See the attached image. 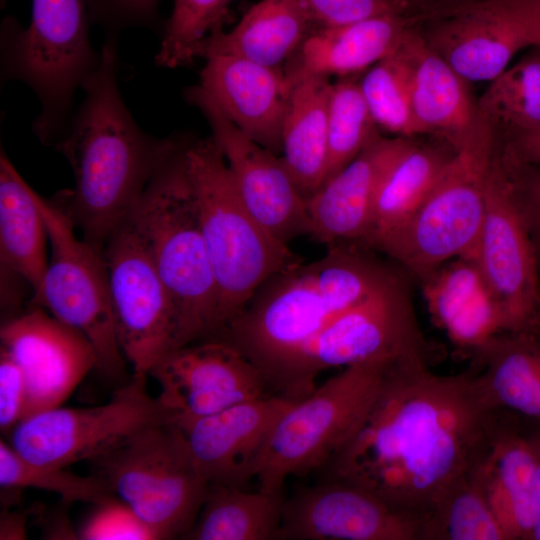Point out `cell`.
<instances>
[{
    "label": "cell",
    "instance_id": "cell-1",
    "mask_svg": "<svg viewBox=\"0 0 540 540\" xmlns=\"http://www.w3.org/2000/svg\"><path fill=\"white\" fill-rule=\"evenodd\" d=\"M499 410L473 372L440 375L427 361L388 366L371 407L320 481L364 489L423 528L472 469Z\"/></svg>",
    "mask_w": 540,
    "mask_h": 540
},
{
    "label": "cell",
    "instance_id": "cell-2",
    "mask_svg": "<svg viewBox=\"0 0 540 540\" xmlns=\"http://www.w3.org/2000/svg\"><path fill=\"white\" fill-rule=\"evenodd\" d=\"M116 68V45L109 40L98 67L81 87L83 102L56 142L72 168L74 188L61 192L54 203L81 230L83 239L101 252L157 171L184 142L141 130L121 97Z\"/></svg>",
    "mask_w": 540,
    "mask_h": 540
},
{
    "label": "cell",
    "instance_id": "cell-3",
    "mask_svg": "<svg viewBox=\"0 0 540 540\" xmlns=\"http://www.w3.org/2000/svg\"><path fill=\"white\" fill-rule=\"evenodd\" d=\"M373 251L333 244L322 258L275 273L214 338L240 350L266 381L289 354L399 271Z\"/></svg>",
    "mask_w": 540,
    "mask_h": 540
},
{
    "label": "cell",
    "instance_id": "cell-4",
    "mask_svg": "<svg viewBox=\"0 0 540 540\" xmlns=\"http://www.w3.org/2000/svg\"><path fill=\"white\" fill-rule=\"evenodd\" d=\"M189 142L157 171L128 217L172 299L175 348L213 338L220 327L218 287L187 170Z\"/></svg>",
    "mask_w": 540,
    "mask_h": 540
},
{
    "label": "cell",
    "instance_id": "cell-5",
    "mask_svg": "<svg viewBox=\"0 0 540 540\" xmlns=\"http://www.w3.org/2000/svg\"><path fill=\"white\" fill-rule=\"evenodd\" d=\"M186 163L219 292L217 336L265 280L301 259L249 211L212 136L189 142Z\"/></svg>",
    "mask_w": 540,
    "mask_h": 540
},
{
    "label": "cell",
    "instance_id": "cell-6",
    "mask_svg": "<svg viewBox=\"0 0 540 540\" xmlns=\"http://www.w3.org/2000/svg\"><path fill=\"white\" fill-rule=\"evenodd\" d=\"M426 359L404 271L344 311L289 354L266 378L272 393L300 400L316 387L324 370L361 363Z\"/></svg>",
    "mask_w": 540,
    "mask_h": 540
},
{
    "label": "cell",
    "instance_id": "cell-7",
    "mask_svg": "<svg viewBox=\"0 0 540 540\" xmlns=\"http://www.w3.org/2000/svg\"><path fill=\"white\" fill-rule=\"evenodd\" d=\"M498 141L497 130L482 116L427 197L379 252L419 282L452 259L476 260Z\"/></svg>",
    "mask_w": 540,
    "mask_h": 540
},
{
    "label": "cell",
    "instance_id": "cell-8",
    "mask_svg": "<svg viewBox=\"0 0 540 540\" xmlns=\"http://www.w3.org/2000/svg\"><path fill=\"white\" fill-rule=\"evenodd\" d=\"M2 76L29 85L42 111L34 131L44 144L67 130L74 92L98 67L88 36L85 0H33L27 29L2 35Z\"/></svg>",
    "mask_w": 540,
    "mask_h": 540
},
{
    "label": "cell",
    "instance_id": "cell-9",
    "mask_svg": "<svg viewBox=\"0 0 540 540\" xmlns=\"http://www.w3.org/2000/svg\"><path fill=\"white\" fill-rule=\"evenodd\" d=\"M91 462L93 473L110 493L127 504L158 540L182 539L194 525L208 484L173 424L149 426Z\"/></svg>",
    "mask_w": 540,
    "mask_h": 540
},
{
    "label": "cell",
    "instance_id": "cell-10",
    "mask_svg": "<svg viewBox=\"0 0 540 540\" xmlns=\"http://www.w3.org/2000/svg\"><path fill=\"white\" fill-rule=\"evenodd\" d=\"M391 364L372 362L344 367L309 395L296 400L270 435L256 474L259 489L283 492L287 478L322 469L371 407Z\"/></svg>",
    "mask_w": 540,
    "mask_h": 540
},
{
    "label": "cell",
    "instance_id": "cell-11",
    "mask_svg": "<svg viewBox=\"0 0 540 540\" xmlns=\"http://www.w3.org/2000/svg\"><path fill=\"white\" fill-rule=\"evenodd\" d=\"M51 258L31 306L47 310L83 334L97 355L98 373L113 382L126 378L112 310L103 252L74 234L70 218L54 203L37 194Z\"/></svg>",
    "mask_w": 540,
    "mask_h": 540
},
{
    "label": "cell",
    "instance_id": "cell-12",
    "mask_svg": "<svg viewBox=\"0 0 540 540\" xmlns=\"http://www.w3.org/2000/svg\"><path fill=\"white\" fill-rule=\"evenodd\" d=\"M148 377L132 376L101 405L58 406L21 420L6 436L26 460L67 468L93 461L118 447L139 431L169 416L158 398L147 392Z\"/></svg>",
    "mask_w": 540,
    "mask_h": 540
},
{
    "label": "cell",
    "instance_id": "cell-13",
    "mask_svg": "<svg viewBox=\"0 0 540 540\" xmlns=\"http://www.w3.org/2000/svg\"><path fill=\"white\" fill-rule=\"evenodd\" d=\"M103 257L121 351L133 376L148 377L153 366L175 348L172 299L128 218L107 240Z\"/></svg>",
    "mask_w": 540,
    "mask_h": 540
},
{
    "label": "cell",
    "instance_id": "cell-14",
    "mask_svg": "<svg viewBox=\"0 0 540 540\" xmlns=\"http://www.w3.org/2000/svg\"><path fill=\"white\" fill-rule=\"evenodd\" d=\"M499 142L486 184L476 261L505 316L508 332L540 329L539 258L502 168Z\"/></svg>",
    "mask_w": 540,
    "mask_h": 540
},
{
    "label": "cell",
    "instance_id": "cell-15",
    "mask_svg": "<svg viewBox=\"0 0 540 540\" xmlns=\"http://www.w3.org/2000/svg\"><path fill=\"white\" fill-rule=\"evenodd\" d=\"M149 376L158 382L157 398L173 424L274 394L259 369L235 346L218 338L169 351Z\"/></svg>",
    "mask_w": 540,
    "mask_h": 540
},
{
    "label": "cell",
    "instance_id": "cell-16",
    "mask_svg": "<svg viewBox=\"0 0 540 540\" xmlns=\"http://www.w3.org/2000/svg\"><path fill=\"white\" fill-rule=\"evenodd\" d=\"M186 99L206 118L239 194L256 220L286 245L309 235L307 201L281 156L241 131L200 86L190 87Z\"/></svg>",
    "mask_w": 540,
    "mask_h": 540
},
{
    "label": "cell",
    "instance_id": "cell-17",
    "mask_svg": "<svg viewBox=\"0 0 540 540\" xmlns=\"http://www.w3.org/2000/svg\"><path fill=\"white\" fill-rule=\"evenodd\" d=\"M0 340L25 378L23 419L61 406L97 367L89 340L38 306L5 320Z\"/></svg>",
    "mask_w": 540,
    "mask_h": 540
},
{
    "label": "cell",
    "instance_id": "cell-18",
    "mask_svg": "<svg viewBox=\"0 0 540 540\" xmlns=\"http://www.w3.org/2000/svg\"><path fill=\"white\" fill-rule=\"evenodd\" d=\"M277 540H423V528L364 489L319 481L285 498Z\"/></svg>",
    "mask_w": 540,
    "mask_h": 540
},
{
    "label": "cell",
    "instance_id": "cell-19",
    "mask_svg": "<svg viewBox=\"0 0 540 540\" xmlns=\"http://www.w3.org/2000/svg\"><path fill=\"white\" fill-rule=\"evenodd\" d=\"M295 399L270 394L215 414L173 424L209 484L245 488L256 474L270 435Z\"/></svg>",
    "mask_w": 540,
    "mask_h": 540
},
{
    "label": "cell",
    "instance_id": "cell-20",
    "mask_svg": "<svg viewBox=\"0 0 540 540\" xmlns=\"http://www.w3.org/2000/svg\"><path fill=\"white\" fill-rule=\"evenodd\" d=\"M471 473L507 540H533L539 508L538 457L527 423L499 410Z\"/></svg>",
    "mask_w": 540,
    "mask_h": 540
},
{
    "label": "cell",
    "instance_id": "cell-21",
    "mask_svg": "<svg viewBox=\"0 0 540 540\" xmlns=\"http://www.w3.org/2000/svg\"><path fill=\"white\" fill-rule=\"evenodd\" d=\"M410 138L375 137L307 200L309 236L326 246L363 245L381 182Z\"/></svg>",
    "mask_w": 540,
    "mask_h": 540
},
{
    "label": "cell",
    "instance_id": "cell-22",
    "mask_svg": "<svg viewBox=\"0 0 540 540\" xmlns=\"http://www.w3.org/2000/svg\"><path fill=\"white\" fill-rule=\"evenodd\" d=\"M199 86L247 136L277 155L282 152V128L293 86L284 67L216 55L206 59Z\"/></svg>",
    "mask_w": 540,
    "mask_h": 540
},
{
    "label": "cell",
    "instance_id": "cell-23",
    "mask_svg": "<svg viewBox=\"0 0 540 540\" xmlns=\"http://www.w3.org/2000/svg\"><path fill=\"white\" fill-rule=\"evenodd\" d=\"M420 284L433 322L458 348L474 355L508 332L503 311L475 259H452Z\"/></svg>",
    "mask_w": 540,
    "mask_h": 540
},
{
    "label": "cell",
    "instance_id": "cell-24",
    "mask_svg": "<svg viewBox=\"0 0 540 540\" xmlns=\"http://www.w3.org/2000/svg\"><path fill=\"white\" fill-rule=\"evenodd\" d=\"M426 12L386 14L334 28L311 29L283 66L290 76H354L391 53Z\"/></svg>",
    "mask_w": 540,
    "mask_h": 540
},
{
    "label": "cell",
    "instance_id": "cell-25",
    "mask_svg": "<svg viewBox=\"0 0 540 540\" xmlns=\"http://www.w3.org/2000/svg\"><path fill=\"white\" fill-rule=\"evenodd\" d=\"M469 81L424 38L413 40L412 111L420 135H430L455 151L482 119Z\"/></svg>",
    "mask_w": 540,
    "mask_h": 540
},
{
    "label": "cell",
    "instance_id": "cell-26",
    "mask_svg": "<svg viewBox=\"0 0 540 540\" xmlns=\"http://www.w3.org/2000/svg\"><path fill=\"white\" fill-rule=\"evenodd\" d=\"M312 29L298 0H261L228 32L205 37L195 58L231 55L269 67H283Z\"/></svg>",
    "mask_w": 540,
    "mask_h": 540
},
{
    "label": "cell",
    "instance_id": "cell-27",
    "mask_svg": "<svg viewBox=\"0 0 540 540\" xmlns=\"http://www.w3.org/2000/svg\"><path fill=\"white\" fill-rule=\"evenodd\" d=\"M474 357L471 371L492 406L540 424V329L502 333Z\"/></svg>",
    "mask_w": 540,
    "mask_h": 540
},
{
    "label": "cell",
    "instance_id": "cell-28",
    "mask_svg": "<svg viewBox=\"0 0 540 540\" xmlns=\"http://www.w3.org/2000/svg\"><path fill=\"white\" fill-rule=\"evenodd\" d=\"M288 76L293 86L282 128L281 159L307 201L327 177L332 82L321 75Z\"/></svg>",
    "mask_w": 540,
    "mask_h": 540
},
{
    "label": "cell",
    "instance_id": "cell-29",
    "mask_svg": "<svg viewBox=\"0 0 540 540\" xmlns=\"http://www.w3.org/2000/svg\"><path fill=\"white\" fill-rule=\"evenodd\" d=\"M454 154L443 141L409 139L381 182L365 247L379 251L427 197Z\"/></svg>",
    "mask_w": 540,
    "mask_h": 540
},
{
    "label": "cell",
    "instance_id": "cell-30",
    "mask_svg": "<svg viewBox=\"0 0 540 540\" xmlns=\"http://www.w3.org/2000/svg\"><path fill=\"white\" fill-rule=\"evenodd\" d=\"M48 234L37 193L24 181L1 150L0 157V258L2 273L26 282L33 293L39 288L48 260Z\"/></svg>",
    "mask_w": 540,
    "mask_h": 540
},
{
    "label": "cell",
    "instance_id": "cell-31",
    "mask_svg": "<svg viewBox=\"0 0 540 540\" xmlns=\"http://www.w3.org/2000/svg\"><path fill=\"white\" fill-rule=\"evenodd\" d=\"M283 492H255L209 484L205 500L186 540H276Z\"/></svg>",
    "mask_w": 540,
    "mask_h": 540
},
{
    "label": "cell",
    "instance_id": "cell-32",
    "mask_svg": "<svg viewBox=\"0 0 540 540\" xmlns=\"http://www.w3.org/2000/svg\"><path fill=\"white\" fill-rule=\"evenodd\" d=\"M421 25L412 29L391 53L366 70L359 80L378 128L393 137L420 136L412 111V76L413 40Z\"/></svg>",
    "mask_w": 540,
    "mask_h": 540
},
{
    "label": "cell",
    "instance_id": "cell-33",
    "mask_svg": "<svg viewBox=\"0 0 540 540\" xmlns=\"http://www.w3.org/2000/svg\"><path fill=\"white\" fill-rule=\"evenodd\" d=\"M477 104L497 132L540 128V45L490 80Z\"/></svg>",
    "mask_w": 540,
    "mask_h": 540
},
{
    "label": "cell",
    "instance_id": "cell-34",
    "mask_svg": "<svg viewBox=\"0 0 540 540\" xmlns=\"http://www.w3.org/2000/svg\"><path fill=\"white\" fill-rule=\"evenodd\" d=\"M379 130L364 98L359 80L348 76L332 82L328 101L326 180L349 164L380 135Z\"/></svg>",
    "mask_w": 540,
    "mask_h": 540
},
{
    "label": "cell",
    "instance_id": "cell-35",
    "mask_svg": "<svg viewBox=\"0 0 540 540\" xmlns=\"http://www.w3.org/2000/svg\"><path fill=\"white\" fill-rule=\"evenodd\" d=\"M423 540H507L471 471L441 500L424 526Z\"/></svg>",
    "mask_w": 540,
    "mask_h": 540
},
{
    "label": "cell",
    "instance_id": "cell-36",
    "mask_svg": "<svg viewBox=\"0 0 540 540\" xmlns=\"http://www.w3.org/2000/svg\"><path fill=\"white\" fill-rule=\"evenodd\" d=\"M0 487L22 491L35 488L60 496L62 502L99 504L111 496L94 473L78 475L66 468L40 465L18 454L7 440L0 441Z\"/></svg>",
    "mask_w": 540,
    "mask_h": 540
},
{
    "label": "cell",
    "instance_id": "cell-37",
    "mask_svg": "<svg viewBox=\"0 0 540 540\" xmlns=\"http://www.w3.org/2000/svg\"><path fill=\"white\" fill-rule=\"evenodd\" d=\"M233 0H174L160 49L157 65L175 68L195 58L200 42L221 25Z\"/></svg>",
    "mask_w": 540,
    "mask_h": 540
},
{
    "label": "cell",
    "instance_id": "cell-38",
    "mask_svg": "<svg viewBox=\"0 0 540 540\" xmlns=\"http://www.w3.org/2000/svg\"><path fill=\"white\" fill-rule=\"evenodd\" d=\"M312 29L334 28L386 14L424 11L410 0H298Z\"/></svg>",
    "mask_w": 540,
    "mask_h": 540
},
{
    "label": "cell",
    "instance_id": "cell-39",
    "mask_svg": "<svg viewBox=\"0 0 540 540\" xmlns=\"http://www.w3.org/2000/svg\"><path fill=\"white\" fill-rule=\"evenodd\" d=\"M499 158L512 196L540 261V165L519 158L499 141Z\"/></svg>",
    "mask_w": 540,
    "mask_h": 540
},
{
    "label": "cell",
    "instance_id": "cell-40",
    "mask_svg": "<svg viewBox=\"0 0 540 540\" xmlns=\"http://www.w3.org/2000/svg\"><path fill=\"white\" fill-rule=\"evenodd\" d=\"M77 532L83 540H158L150 527L115 496L95 504Z\"/></svg>",
    "mask_w": 540,
    "mask_h": 540
},
{
    "label": "cell",
    "instance_id": "cell-41",
    "mask_svg": "<svg viewBox=\"0 0 540 540\" xmlns=\"http://www.w3.org/2000/svg\"><path fill=\"white\" fill-rule=\"evenodd\" d=\"M25 404L26 383L22 370L0 347V430L4 436L23 419Z\"/></svg>",
    "mask_w": 540,
    "mask_h": 540
},
{
    "label": "cell",
    "instance_id": "cell-42",
    "mask_svg": "<svg viewBox=\"0 0 540 540\" xmlns=\"http://www.w3.org/2000/svg\"><path fill=\"white\" fill-rule=\"evenodd\" d=\"M91 14L112 24L153 20L158 0H87Z\"/></svg>",
    "mask_w": 540,
    "mask_h": 540
},
{
    "label": "cell",
    "instance_id": "cell-43",
    "mask_svg": "<svg viewBox=\"0 0 540 540\" xmlns=\"http://www.w3.org/2000/svg\"><path fill=\"white\" fill-rule=\"evenodd\" d=\"M530 47L540 45V0H502Z\"/></svg>",
    "mask_w": 540,
    "mask_h": 540
},
{
    "label": "cell",
    "instance_id": "cell-44",
    "mask_svg": "<svg viewBox=\"0 0 540 540\" xmlns=\"http://www.w3.org/2000/svg\"><path fill=\"white\" fill-rule=\"evenodd\" d=\"M504 134L502 143L519 158L540 165V128L516 130Z\"/></svg>",
    "mask_w": 540,
    "mask_h": 540
},
{
    "label": "cell",
    "instance_id": "cell-45",
    "mask_svg": "<svg viewBox=\"0 0 540 540\" xmlns=\"http://www.w3.org/2000/svg\"><path fill=\"white\" fill-rule=\"evenodd\" d=\"M39 511L42 537L45 539H79L78 532L71 526L67 510L59 508L53 511Z\"/></svg>",
    "mask_w": 540,
    "mask_h": 540
},
{
    "label": "cell",
    "instance_id": "cell-46",
    "mask_svg": "<svg viewBox=\"0 0 540 540\" xmlns=\"http://www.w3.org/2000/svg\"><path fill=\"white\" fill-rule=\"evenodd\" d=\"M28 511L2 510L0 515V539H27Z\"/></svg>",
    "mask_w": 540,
    "mask_h": 540
},
{
    "label": "cell",
    "instance_id": "cell-47",
    "mask_svg": "<svg viewBox=\"0 0 540 540\" xmlns=\"http://www.w3.org/2000/svg\"><path fill=\"white\" fill-rule=\"evenodd\" d=\"M528 430L536 449L538 457V495H539V508L537 523L534 530L533 540H540V424L528 423Z\"/></svg>",
    "mask_w": 540,
    "mask_h": 540
},
{
    "label": "cell",
    "instance_id": "cell-48",
    "mask_svg": "<svg viewBox=\"0 0 540 540\" xmlns=\"http://www.w3.org/2000/svg\"><path fill=\"white\" fill-rule=\"evenodd\" d=\"M464 0H420L424 11H431L441 7L449 6Z\"/></svg>",
    "mask_w": 540,
    "mask_h": 540
},
{
    "label": "cell",
    "instance_id": "cell-49",
    "mask_svg": "<svg viewBox=\"0 0 540 540\" xmlns=\"http://www.w3.org/2000/svg\"><path fill=\"white\" fill-rule=\"evenodd\" d=\"M410 1H412L413 3H415L416 5H418L421 9H423L422 6H421L420 0H410ZM423 10H424V9H423Z\"/></svg>",
    "mask_w": 540,
    "mask_h": 540
}]
</instances>
